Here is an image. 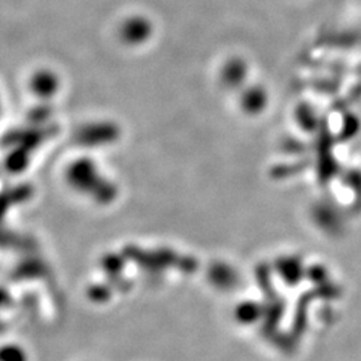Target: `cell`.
Instances as JSON below:
<instances>
[{
    "label": "cell",
    "instance_id": "8992f818",
    "mask_svg": "<svg viewBox=\"0 0 361 361\" xmlns=\"http://www.w3.org/2000/svg\"><path fill=\"white\" fill-rule=\"evenodd\" d=\"M0 111H1V101H0Z\"/></svg>",
    "mask_w": 361,
    "mask_h": 361
},
{
    "label": "cell",
    "instance_id": "3957f363",
    "mask_svg": "<svg viewBox=\"0 0 361 361\" xmlns=\"http://www.w3.org/2000/svg\"><path fill=\"white\" fill-rule=\"evenodd\" d=\"M30 87L39 98L49 99L59 91L61 79L51 70H38L30 79Z\"/></svg>",
    "mask_w": 361,
    "mask_h": 361
},
{
    "label": "cell",
    "instance_id": "277c9868",
    "mask_svg": "<svg viewBox=\"0 0 361 361\" xmlns=\"http://www.w3.org/2000/svg\"><path fill=\"white\" fill-rule=\"evenodd\" d=\"M240 101L246 110H261L268 102V91L259 83H247L241 90Z\"/></svg>",
    "mask_w": 361,
    "mask_h": 361
},
{
    "label": "cell",
    "instance_id": "7a4b0ae2",
    "mask_svg": "<svg viewBox=\"0 0 361 361\" xmlns=\"http://www.w3.org/2000/svg\"><path fill=\"white\" fill-rule=\"evenodd\" d=\"M250 66L243 56H231L219 67V85L229 90L241 91L249 83Z\"/></svg>",
    "mask_w": 361,
    "mask_h": 361
},
{
    "label": "cell",
    "instance_id": "6da1fadb",
    "mask_svg": "<svg viewBox=\"0 0 361 361\" xmlns=\"http://www.w3.org/2000/svg\"><path fill=\"white\" fill-rule=\"evenodd\" d=\"M154 35V22L143 13H130L116 27V37L119 42L131 49H138L147 44Z\"/></svg>",
    "mask_w": 361,
    "mask_h": 361
},
{
    "label": "cell",
    "instance_id": "5b68a950",
    "mask_svg": "<svg viewBox=\"0 0 361 361\" xmlns=\"http://www.w3.org/2000/svg\"><path fill=\"white\" fill-rule=\"evenodd\" d=\"M0 361H27L26 353L18 345H4L0 348Z\"/></svg>",
    "mask_w": 361,
    "mask_h": 361
}]
</instances>
